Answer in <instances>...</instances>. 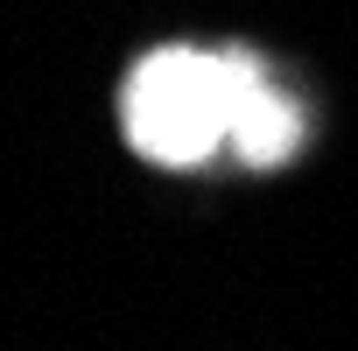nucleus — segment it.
Returning a JSON list of instances; mask_svg holds the SVG:
<instances>
[{
    "label": "nucleus",
    "mask_w": 358,
    "mask_h": 351,
    "mask_svg": "<svg viewBox=\"0 0 358 351\" xmlns=\"http://www.w3.org/2000/svg\"><path fill=\"white\" fill-rule=\"evenodd\" d=\"M302 134H309L302 106L267 78V64H253V78H246V106H239V127H232V155H239L246 169H281V162H295Z\"/></svg>",
    "instance_id": "f03ea898"
},
{
    "label": "nucleus",
    "mask_w": 358,
    "mask_h": 351,
    "mask_svg": "<svg viewBox=\"0 0 358 351\" xmlns=\"http://www.w3.org/2000/svg\"><path fill=\"white\" fill-rule=\"evenodd\" d=\"M253 64L260 57L246 43H225V50L162 43V50L134 57V71L120 85L127 148L155 169H211L218 155H232V127H239Z\"/></svg>",
    "instance_id": "f257e3e1"
}]
</instances>
